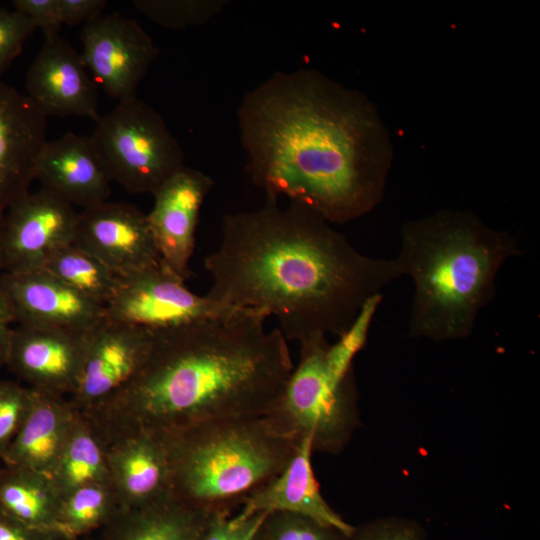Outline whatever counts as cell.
<instances>
[{"label":"cell","mask_w":540,"mask_h":540,"mask_svg":"<svg viewBox=\"0 0 540 540\" xmlns=\"http://www.w3.org/2000/svg\"><path fill=\"white\" fill-rule=\"evenodd\" d=\"M237 123L248 173L266 196H285L331 224L383 199L393 146L358 90L316 69L275 72L245 93Z\"/></svg>","instance_id":"1"},{"label":"cell","mask_w":540,"mask_h":540,"mask_svg":"<svg viewBox=\"0 0 540 540\" xmlns=\"http://www.w3.org/2000/svg\"><path fill=\"white\" fill-rule=\"evenodd\" d=\"M207 298L275 317L299 344L344 334L372 298L402 275L395 259L360 253L309 208L266 196L263 207L227 214L204 260Z\"/></svg>","instance_id":"2"},{"label":"cell","mask_w":540,"mask_h":540,"mask_svg":"<svg viewBox=\"0 0 540 540\" xmlns=\"http://www.w3.org/2000/svg\"><path fill=\"white\" fill-rule=\"evenodd\" d=\"M268 317L243 309L154 332L136 375L87 412L105 439L134 430L171 432L206 421L267 416L293 364L287 340Z\"/></svg>","instance_id":"3"},{"label":"cell","mask_w":540,"mask_h":540,"mask_svg":"<svg viewBox=\"0 0 540 540\" xmlns=\"http://www.w3.org/2000/svg\"><path fill=\"white\" fill-rule=\"evenodd\" d=\"M520 254L511 234L470 211L446 209L406 222L394 259L414 286L409 335L435 342L471 335L495 296L501 267Z\"/></svg>","instance_id":"4"},{"label":"cell","mask_w":540,"mask_h":540,"mask_svg":"<svg viewBox=\"0 0 540 540\" xmlns=\"http://www.w3.org/2000/svg\"><path fill=\"white\" fill-rule=\"evenodd\" d=\"M171 473V496L209 512L232 511L276 477L298 445L266 416L216 419L159 433Z\"/></svg>","instance_id":"5"},{"label":"cell","mask_w":540,"mask_h":540,"mask_svg":"<svg viewBox=\"0 0 540 540\" xmlns=\"http://www.w3.org/2000/svg\"><path fill=\"white\" fill-rule=\"evenodd\" d=\"M382 295L369 300L353 325L331 344L327 338L300 344L298 365L287 381L269 422L313 452L339 454L360 426L353 359L365 346Z\"/></svg>","instance_id":"6"},{"label":"cell","mask_w":540,"mask_h":540,"mask_svg":"<svg viewBox=\"0 0 540 540\" xmlns=\"http://www.w3.org/2000/svg\"><path fill=\"white\" fill-rule=\"evenodd\" d=\"M90 137L110 180L152 195L185 167L184 152L162 116L137 97L99 115Z\"/></svg>","instance_id":"7"},{"label":"cell","mask_w":540,"mask_h":540,"mask_svg":"<svg viewBox=\"0 0 540 540\" xmlns=\"http://www.w3.org/2000/svg\"><path fill=\"white\" fill-rule=\"evenodd\" d=\"M243 309L191 292L184 280L161 263L119 276L116 290L105 305V318L156 332L230 316Z\"/></svg>","instance_id":"8"},{"label":"cell","mask_w":540,"mask_h":540,"mask_svg":"<svg viewBox=\"0 0 540 540\" xmlns=\"http://www.w3.org/2000/svg\"><path fill=\"white\" fill-rule=\"evenodd\" d=\"M77 218L71 204L42 187L24 193L4 213L1 272L41 269L55 250L74 242Z\"/></svg>","instance_id":"9"},{"label":"cell","mask_w":540,"mask_h":540,"mask_svg":"<svg viewBox=\"0 0 540 540\" xmlns=\"http://www.w3.org/2000/svg\"><path fill=\"white\" fill-rule=\"evenodd\" d=\"M81 58L105 92L118 100L136 97L137 89L159 55L146 31L118 13L84 25Z\"/></svg>","instance_id":"10"},{"label":"cell","mask_w":540,"mask_h":540,"mask_svg":"<svg viewBox=\"0 0 540 540\" xmlns=\"http://www.w3.org/2000/svg\"><path fill=\"white\" fill-rule=\"evenodd\" d=\"M154 332L104 319L89 335L72 406L87 412L123 388L144 364Z\"/></svg>","instance_id":"11"},{"label":"cell","mask_w":540,"mask_h":540,"mask_svg":"<svg viewBox=\"0 0 540 540\" xmlns=\"http://www.w3.org/2000/svg\"><path fill=\"white\" fill-rule=\"evenodd\" d=\"M74 242L119 276L162 263L147 214L128 203L107 201L82 210Z\"/></svg>","instance_id":"12"},{"label":"cell","mask_w":540,"mask_h":540,"mask_svg":"<svg viewBox=\"0 0 540 540\" xmlns=\"http://www.w3.org/2000/svg\"><path fill=\"white\" fill-rule=\"evenodd\" d=\"M91 331L18 325L13 329L6 366L33 390L71 396Z\"/></svg>","instance_id":"13"},{"label":"cell","mask_w":540,"mask_h":540,"mask_svg":"<svg viewBox=\"0 0 540 540\" xmlns=\"http://www.w3.org/2000/svg\"><path fill=\"white\" fill-rule=\"evenodd\" d=\"M0 288L18 325L89 332L105 319L103 305L44 269L1 272Z\"/></svg>","instance_id":"14"},{"label":"cell","mask_w":540,"mask_h":540,"mask_svg":"<svg viewBox=\"0 0 540 540\" xmlns=\"http://www.w3.org/2000/svg\"><path fill=\"white\" fill-rule=\"evenodd\" d=\"M214 185L204 172L183 167L154 194L147 214L151 234L165 267L186 281L201 207Z\"/></svg>","instance_id":"15"},{"label":"cell","mask_w":540,"mask_h":540,"mask_svg":"<svg viewBox=\"0 0 540 540\" xmlns=\"http://www.w3.org/2000/svg\"><path fill=\"white\" fill-rule=\"evenodd\" d=\"M27 97L46 116H99L96 82L60 35L45 38L26 75Z\"/></svg>","instance_id":"16"},{"label":"cell","mask_w":540,"mask_h":540,"mask_svg":"<svg viewBox=\"0 0 540 540\" xmlns=\"http://www.w3.org/2000/svg\"><path fill=\"white\" fill-rule=\"evenodd\" d=\"M47 117L26 96L0 80V209L29 191L47 143Z\"/></svg>","instance_id":"17"},{"label":"cell","mask_w":540,"mask_h":540,"mask_svg":"<svg viewBox=\"0 0 540 540\" xmlns=\"http://www.w3.org/2000/svg\"><path fill=\"white\" fill-rule=\"evenodd\" d=\"M109 481L123 508L171 495L167 452L159 433L134 430L106 440Z\"/></svg>","instance_id":"18"},{"label":"cell","mask_w":540,"mask_h":540,"mask_svg":"<svg viewBox=\"0 0 540 540\" xmlns=\"http://www.w3.org/2000/svg\"><path fill=\"white\" fill-rule=\"evenodd\" d=\"M34 179L42 188L82 210L107 202L111 195V180L90 137L71 132L47 141Z\"/></svg>","instance_id":"19"},{"label":"cell","mask_w":540,"mask_h":540,"mask_svg":"<svg viewBox=\"0 0 540 540\" xmlns=\"http://www.w3.org/2000/svg\"><path fill=\"white\" fill-rule=\"evenodd\" d=\"M312 453L311 440L303 439L287 466L250 495L235 517L245 520L256 514L288 512L310 518L348 535L354 525L346 522L322 496L312 467Z\"/></svg>","instance_id":"20"},{"label":"cell","mask_w":540,"mask_h":540,"mask_svg":"<svg viewBox=\"0 0 540 540\" xmlns=\"http://www.w3.org/2000/svg\"><path fill=\"white\" fill-rule=\"evenodd\" d=\"M33 390V389H32ZM77 410L65 397L33 390L30 410L1 458L49 475L71 430Z\"/></svg>","instance_id":"21"},{"label":"cell","mask_w":540,"mask_h":540,"mask_svg":"<svg viewBox=\"0 0 540 540\" xmlns=\"http://www.w3.org/2000/svg\"><path fill=\"white\" fill-rule=\"evenodd\" d=\"M212 513L169 495L145 506L123 508L103 528L104 540H200Z\"/></svg>","instance_id":"22"},{"label":"cell","mask_w":540,"mask_h":540,"mask_svg":"<svg viewBox=\"0 0 540 540\" xmlns=\"http://www.w3.org/2000/svg\"><path fill=\"white\" fill-rule=\"evenodd\" d=\"M49 476L62 498L84 485L110 482L107 442L94 422L78 410Z\"/></svg>","instance_id":"23"},{"label":"cell","mask_w":540,"mask_h":540,"mask_svg":"<svg viewBox=\"0 0 540 540\" xmlns=\"http://www.w3.org/2000/svg\"><path fill=\"white\" fill-rule=\"evenodd\" d=\"M62 497L49 475L20 466L0 468V510L32 527L57 529Z\"/></svg>","instance_id":"24"},{"label":"cell","mask_w":540,"mask_h":540,"mask_svg":"<svg viewBox=\"0 0 540 540\" xmlns=\"http://www.w3.org/2000/svg\"><path fill=\"white\" fill-rule=\"evenodd\" d=\"M41 269L104 307L119 281L117 273L75 242L55 250Z\"/></svg>","instance_id":"25"},{"label":"cell","mask_w":540,"mask_h":540,"mask_svg":"<svg viewBox=\"0 0 540 540\" xmlns=\"http://www.w3.org/2000/svg\"><path fill=\"white\" fill-rule=\"evenodd\" d=\"M123 509L110 482L84 485L62 498L57 529L71 540L104 528Z\"/></svg>","instance_id":"26"},{"label":"cell","mask_w":540,"mask_h":540,"mask_svg":"<svg viewBox=\"0 0 540 540\" xmlns=\"http://www.w3.org/2000/svg\"><path fill=\"white\" fill-rule=\"evenodd\" d=\"M228 0H135L134 7L152 22L173 30L201 26L218 16Z\"/></svg>","instance_id":"27"},{"label":"cell","mask_w":540,"mask_h":540,"mask_svg":"<svg viewBox=\"0 0 540 540\" xmlns=\"http://www.w3.org/2000/svg\"><path fill=\"white\" fill-rule=\"evenodd\" d=\"M345 536L333 527L301 515L272 512L265 515L255 540H344Z\"/></svg>","instance_id":"28"},{"label":"cell","mask_w":540,"mask_h":540,"mask_svg":"<svg viewBox=\"0 0 540 540\" xmlns=\"http://www.w3.org/2000/svg\"><path fill=\"white\" fill-rule=\"evenodd\" d=\"M33 390L13 381H0V459L30 410Z\"/></svg>","instance_id":"29"},{"label":"cell","mask_w":540,"mask_h":540,"mask_svg":"<svg viewBox=\"0 0 540 540\" xmlns=\"http://www.w3.org/2000/svg\"><path fill=\"white\" fill-rule=\"evenodd\" d=\"M344 540H428V537L416 520L385 516L353 526Z\"/></svg>","instance_id":"30"},{"label":"cell","mask_w":540,"mask_h":540,"mask_svg":"<svg viewBox=\"0 0 540 540\" xmlns=\"http://www.w3.org/2000/svg\"><path fill=\"white\" fill-rule=\"evenodd\" d=\"M36 29V25L21 12L0 9V80Z\"/></svg>","instance_id":"31"},{"label":"cell","mask_w":540,"mask_h":540,"mask_svg":"<svg viewBox=\"0 0 540 540\" xmlns=\"http://www.w3.org/2000/svg\"><path fill=\"white\" fill-rule=\"evenodd\" d=\"M265 515L256 514L240 520L232 516L231 511L213 512L200 540H255Z\"/></svg>","instance_id":"32"},{"label":"cell","mask_w":540,"mask_h":540,"mask_svg":"<svg viewBox=\"0 0 540 540\" xmlns=\"http://www.w3.org/2000/svg\"><path fill=\"white\" fill-rule=\"evenodd\" d=\"M14 9L27 16L45 38L60 35L63 25L57 0H13Z\"/></svg>","instance_id":"33"},{"label":"cell","mask_w":540,"mask_h":540,"mask_svg":"<svg viewBox=\"0 0 540 540\" xmlns=\"http://www.w3.org/2000/svg\"><path fill=\"white\" fill-rule=\"evenodd\" d=\"M0 540H71L58 530L27 525L0 510Z\"/></svg>","instance_id":"34"},{"label":"cell","mask_w":540,"mask_h":540,"mask_svg":"<svg viewBox=\"0 0 540 540\" xmlns=\"http://www.w3.org/2000/svg\"><path fill=\"white\" fill-rule=\"evenodd\" d=\"M61 20L66 25L87 24L102 15L106 0H57Z\"/></svg>","instance_id":"35"},{"label":"cell","mask_w":540,"mask_h":540,"mask_svg":"<svg viewBox=\"0 0 540 540\" xmlns=\"http://www.w3.org/2000/svg\"><path fill=\"white\" fill-rule=\"evenodd\" d=\"M14 317L10 305L0 288V367L6 365L10 349Z\"/></svg>","instance_id":"36"},{"label":"cell","mask_w":540,"mask_h":540,"mask_svg":"<svg viewBox=\"0 0 540 540\" xmlns=\"http://www.w3.org/2000/svg\"><path fill=\"white\" fill-rule=\"evenodd\" d=\"M4 213H5V211L0 209V240H1L3 221H4Z\"/></svg>","instance_id":"37"}]
</instances>
